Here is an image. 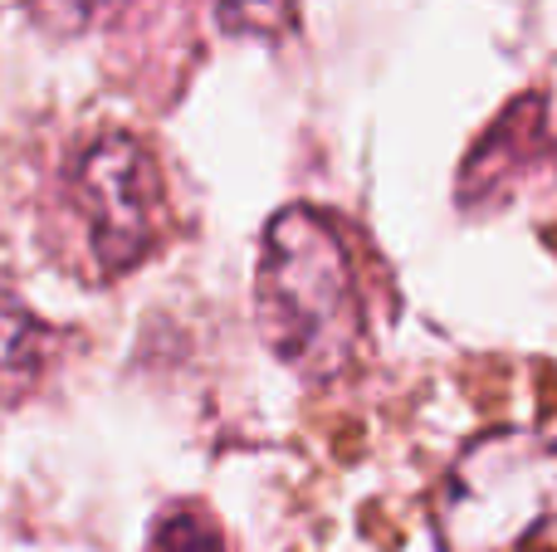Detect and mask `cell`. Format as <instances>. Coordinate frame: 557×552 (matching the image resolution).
<instances>
[{"label":"cell","mask_w":557,"mask_h":552,"mask_svg":"<svg viewBox=\"0 0 557 552\" xmlns=\"http://www.w3.org/2000/svg\"><path fill=\"white\" fill-rule=\"evenodd\" d=\"M260 333L284 367L333 381L362 352V293L347 244L327 215L288 205L264 225L255 274Z\"/></svg>","instance_id":"6da1fadb"},{"label":"cell","mask_w":557,"mask_h":552,"mask_svg":"<svg viewBox=\"0 0 557 552\" xmlns=\"http://www.w3.org/2000/svg\"><path fill=\"white\" fill-rule=\"evenodd\" d=\"M557 524V436L490 430L460 450L435 494L441 552H519Z\"/></svg>","instance_id":"7a4b0ae2"},{"label":"cell","mask_w":557,"mask_h":552,"mask_svg":"<svg viewBox=\"0 0 557 552\" xmlns=\"http://www.w3.org/2000/svg\"><path fill=\"white\" fill-rule=\"evenodd\" d=\"M74 211L103 274H127L152 254L162 230V172L133 133H103L69 166Z\"/></svg>","instance_id":"3957f363"},{"label":"cell","mask_w":557,"mask_h":552,"mask_svg":"<svg viewBox=\"0 0 557 552\" xmlns=\"http://www.w3.org/2000/svg\"><path fill=\"white\" fill-rule=\"evenodd\" d=\"M49 367V328L0 289V401H20L35 391Z\"/></svg>","instance_id":"277c9868"},{"label":"cell","mask_w":557,"mask_h":552,"mask_svg":"<svg viewBox=\"0 0 557 552\" xmlns=\"http://www.w3.org/2000/svg\"><path fill=\"white\" fill-rule=\"evenodd\" d=\"M147 552H225V538L215 528V518L196 504H176L166 509L152 524Z\"/></svg>","instance_id":"5b68a950"},{"label":"cell","mask_w":557,"mask_h":552,"mask_svg":"<svg viewBox=\"0 0 557 552\" xmlns=\"http://www.w3.org/2000/svg\"><path fill=\"white\" fill-rule=\"evenodd\" d=\"M215 10H221V25L231 35L274 39L294 25V0H215Z\"/></svg>","instance_id":"8992f818"},{"label":"cell","mask_w":557,"mask_h":552,"mask_svg":"<svg viewBox=\"0 0 557 552\" xmlns=\"http://www.w3.org/2000/svg\"><path fill=\"white\" fill-rule=\"evenodd\" d=\"M127 0H29V15L54 35H78V29L98 25V20L117 15Z\"/></svg>","instance_id":"52a82bcc"}]
</instances>
